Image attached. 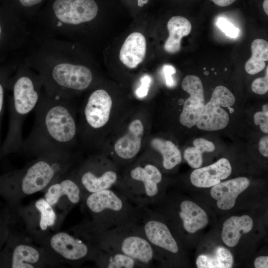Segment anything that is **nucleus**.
Wrapping results in <instances>:
<instances>
[{
    "instance_id": "obj_37",
    "label": "nucleus",
    "mask_w": 268,
    "mask_h": 268,
    "mask_svg": "<svg viewBox=\"0 0 268 268\" xmlns=\"http://www.w3.org/2000/svg\"><path fill=\"white\" fill-rule=\"evenodd\" d=\"M254 266L256 268H268V256H260L257 258L254 261Z\"/></svg>"
},
{
    "instance_id": "obj_3",
    "label": "nucleus",
    "mask_w": 268,
    "mask_h": 268,
    "mask_svg": "<svg viewBox=\"0 0 268 268\" xmlns=\"http://www.w3.org/2000/svg\"><path fill=\"white\" fill-rule=\"evenodd\" d=\"M77 158L73 151L44 153L14 173L11 178L20 190L22 195H30L47 189L69 171Z\"/></svg>"
},
{
    "instance_id": "obj_14",
    "label": "nucleus",
    "mask_w": 268,
    "mask_h": 268,
    "mask_svg": "<svg viewBox=\"0 0 268 268\" xmlns=\"http://www.w3.org/2000/svg\"><path fill=\"white\" fill-rule=\"evenodd\" d=\"M51 8L60 21L75 25L92 20L98 11L94 0H53Z\"/></svg>"
},
{
    "instance_id": "obj_19",
    "label": "nucleus",
    "mask_w": 268,
    "mask_h": 268,
    "mask_svg": "<svg viewBox=\"0 0 268 268\" xmlns=\"http://www.w3.org/2000/svg\"><path fill=\"white\" fill-rule=\"evenodd\" d=\"M178 216L184 229L190 233H195L208 223V217L205 211L195 202L188 200L180 203Z\"/></svg>"
},
{
    "instance_id": "obj_4",
    "label": "nucleus",
    "mask_w": 268,
    "mask_h": 268,
    "mask_svg": "<svg viewBox=\"0 0 268 268\" xmlns=\"http://www.w3.org/2000/svg\"><path fill=\"white\" fill-rule=\"evenodd\" d=\"M81 201L92 226L105 231L128 225L134 206L118 190L106 189L83 196Z\"/></svg>"
},
{
    "instance_id": "obj_13",
    "label": "nucleus",
    "mask_w": 268,
    "mask_h": 268,
    "mask_svg": "<svg viewBox=\"0 0 268 268\" xmlns=\"http://www.w3.org/2000/svg\"><path fill=\"white\" fill-rule=\"evenodd\" d=\"M182 88L190 96L184 102L179 121L183 126L191 128L199 121L205 105L203 85L199 77L188 75L182 81Z\"/></svg>"
},
{
    "instance_id": "obj_9",
    "label": "nucleus",
    "mask_w": 268,
    "mask_h": 268,
    "mask_svg": "<svg viewBox=\"0 0 268 268\" xmlns=\"http://www.w3.org/2000/svg\"><path fill=\"white\" fill-rule=\"evenodd\" d=\"M73 170L83 196L115 187L120 176L118 166L103 154L89 156Z\"/></svg>"
},
{
    "instance_id": "obj_8",
    "label": "nucleus",
    "mask_w": 268,
    "mask_h": 268,
    "mask_svg": "<svg viewBox=\"0 0 268 268\" xmlns=\"http://www.w3.org/2000/svg\"><path fill=\"white\" fill-rule=\"evenodd\" d=\"M99 246L122 253L143 268L151 266L156 255L149 242L130 224L105 231L96 230Z\"/></svg>"
},
{
    "instance_id": "obj_7",
    "label": "nucleus",
    "mask_w": 268,
    "mask_h": 268,
    "mask_svg": "<svg viewBox=\"0 0 268 268\" xmlns=\"http://www.w3.org/2000/svg\"><path fill=\"white\" fill-rule=\"evenodd\" d=\"M113 101L105 89L93 91L80 110L78 139L82 145L93 149L100 144V136L110 120Z\"/></svg>"
},
{
    "instance_id": "obj_25",
    "label": "nucleus",
    "mask_w": 268,
    "mask_h": 268,
    "mask_svg": "<svg viewBox=\"0 0 268 268\" xmlns=\"http://www.w3.org/2000/svg\"><path fill=\"white\" fill-rule=\"evenodd\" d=\"M150 144L154 149L161 154L164 169L171 170L181 163V152L171 141L155 137L151 139Z\"/></svg>"
},
{
    "instance_id": "obj_32",
    "label": "nucleus",
    "mask_w": 268,
    "mask_h": 268,
    "mask_svg": "<svg viewBox=\"0 0 268 268\" xmlns=\"http://www.w3.org/2000/svg\"><path fill=\"white\" fill-rule=\"evenodd\" d=\"M252 91L256 94L263 95L268 91V67H266V74L263 77L255 79L252 83Z\"/></svg>"
},
{
    "instance_id": "obj_31",
    "label": "nucleus",
    "mask_w": 268,
    "mask_h": 268,
    "mask_svg": "<svg viewBox=\"0 0 268 268\" xmlns=\"http://www.w3.org/2000/svg\"><path fill=\"white\" fill-rule=\"evenodd\" d=\"M7 75L6 73L0 72V149L1 146V132L2 117L4 107L5 90L7 86Z\"/></svg>"
},
{
    "instance_id": "obj_21",
    "label": "nucleus",
    "mask_w": 268,
    "mask_h": 268,
    "mask_svg": "<svg viewBox=\"0 0 268 268\" xmlns=\"http://www.w3.org/2000/svg\"><path fill=\"white\" fill-rule=\"evenodd\" d=\"M253 227V221L247 215L231 216L223 224L222 239L227 246L234 247L238 244L241 236L251 231Z\"/></svg>"
},
{
    "instance_id": "obj_33",
    "label": "nucleus",
    "mask_w": 268,
    "mask_h": 268,
    "mask_svg": "<svg viewBox=\"0 0 268 268\" xmlns=\"http://www.w3.org/2000/svg\"><path fill=\"white\" fill-rule=\"evenodd\" d=\"M44 0H0V2L10 10L14 4L21 7L30 8L38 5Z\"/></svg>"
},
{
    "instance_id": "obj_17",
    "label": "nucleus",
    "mask_w": 268,
    "mask_h": 268,
    "mask_svg": "<svg viewBox=\"0 0 268 268\" xmlns=\"http://www.w3.org/2000/svg\"><path fill=\"white\" fill-rule=\"evenodd\" d=\"M231 171L232 168L229 160L222 158L211 165L197 168L191 173L190 179L196 187L209 188L227 178Z\"/></svg>"
},
{
    "instance_id": "obj_2",
    "label": "nucleus",
    "mask_w": 268,
    "mask_h": 268,
    "mask_svg": "<svg viewBox=\"0 0 268 268\" xmlns=\"http://www.w3.org/2000/svg\"><path fill=\"white\" fill-rule=\"evenodd\" d=\"M8 85L11 87L12 95L8 105V131L0 149L1 157L21 151L24 121L40 97L38 87L30 76H19Z\"/></svg>"
},
{
    "instance_id": "obj_34",
    "label": "nucleus",
    "mask_w": 268,
    "mask_h": 268,
    "mask_svg": "<svg viewBox=\"0 0 268 268\" xmlns=\"http://www.w3.org/2000/svg\"><path fill=\"white\" fill-rule=\"evenodd\" d=\"M151 77L147 74L144 75L140 79V86L136 91V95L139 98H143L147 94Z\"/></svg>"
},
{
    "instance_id": "obj_1",
    "label": "nucleus",
    "mask_w": 268,
    "mask_h": 268,
    "mask_svg": "<svg viewBox=\"0 0 268 268\" xmlns=\"http://www.w3.org/2000/svg\"><path fill=\"white\" fill-rule=\"evenodd\" d=\"M35 120L21 151L36 156L51 152H71L78 143L76 111L69 100L48 95L40 97Z\"/></svg>"
},
{
    "instance_id": "obj_39",
    "label": "nucleus",
    "mask_w": 268,
    "mask_h": 268,
    "mask_svg": "<svg viewBox=\"0 0 268 268\" xmlns=\"http://www.w3.org/2000/svg\"><path fill=\"white\" fill-rule=\"evenodd\" d=\"M263 7L265 13L268 14V0H265L263 3Z\"/></svg>"
},
{
    "instance_id": "obj_26",
    "label": "nucleus",
    "mask_w": 268,
    "mask_h": 268,
    "mask_svg": "<svg viewBox=\"0 0 268 268\" xmlns=\"http://www.w3.org/2000/svg\"><path fill=\"white\" fill-rule=\"evenodd\" d=\"M252 56L246 62L245 69L250 74L261 72L266 67L268 61V43L265 40L258 38L254 40L251 46Z\"/></svg>"
},
{
    "instance_id": "obj_5",
    "label": "nucleus",
    "mask_w": 268,
    "mask_h": 268,
    "mask_svg": "<svg viewBox=\"0 0 268 268\" xmlns=\"http://www.w3.org/2000/svg\"><path fill=\"white\" fill-rule=\"evenodd\" d=\"M115 187L135 206L155 202L160 193L162 175L158 168L144 156L129 164Z\"/></svg>"
},
{
    "instance_id": "obj_18",
    "label": "nucleus",
    "mask_w": 268,
    "mask_h": 268,
    "mask_svg": "<svg viewBox=\"0 0 268 268\" xmlns=\"http://www.w3.org/2000/svg\"><path fill=\"white\" fill-rule=\"evenodd\" d=\"M146 50L144 36L139 32L132 33L126 39L121 48L120 60L128 67L135 68L143 61Z\"/></svg>"
},
{
    "instance_id": "obj_27",
    "label": "nucleus",
    "mask_w": 268,
    "mask_h": 268,
    "mask_svg": "<svg viewBox=\"0 0 268 268\" xmlns=\"http://www.w3.org/2000/svg\"><path fill=\"white\" fill-rule=\"evenodd\" d=\"M194 146L186 149L184 153L185 159L193 168H200L202 163V153L214 151L213 143L203 138H197L193 142Z\"/></svg>"
},
{
    "instance_id": "obj_20",
    "label": "nucleus",
    "mask_w": 268,
    "mask_h": 268,
    "mask_svg": "<svg viewBox=\"0 0 268 268\" xmlns=\"http://www.w3.org/2000/svg\"><path fill=\"white\" fill-rule=\"evenodd\" d=\"M97 267L134 268L143 267L133 258L115 250L99 246L92 260Z\"/></svg>"
},
{
    "instance_id": "obj_16",
    "label": "nucleus",
    "mask_w": 268,
    "mask_h": 268,
    "mask_svg": "<svg viewBox=\"0 0 268 268\" xmlns=\"http://www.w3.org/2000/svg\"><path fill=\"white\" fill-rule=\"evenodd\" d=\"M250 184V181L246 177L236 178L212 186L210 195L216 200L218 208L228 210L234 206L238 196L248 188Z\"/></svg>"
},
{
    "instance_id": "obj_12",
    "label": "nucleus",
    "mask_w": 268,
    "mask_h": 268,
    "mask_svg": "<svg viewBox=\"0 0 268 268\" xmlns=\"http://www.w3.org/2000/svg\"><path fill=\"white\" fill-rule=\"evenodd\" d=\"M145 131L144 123L139 118L130 122L126 131L114 145L112 156L118 166H127L134 161L141 148Z\"/></svg>"
},
{
    "instance_id": "obj_38",
    "label": "nucleus",
    "mask_w": 268,
    "mask_h": 268,
    "mask_svg": "<svg viewBox=\"0 0 268 268\" xmlns=\"http://www.w3.org/2000/svg\"><path fill=\"white\" fill-rule=\"evenodd\" d=\"M236 0H212L214 3L219 6H227L232 3Z\"/></svg>"
},
{
    "instance_id": "obj_6",
    "label": "nucleus",
    "mask_w": 268,
    "mask_h": 268,
    "mask_svg": "<svg viewBox=\"0 0 268 268\" xmlns=\"http://www.w3.org/2000/svg\"><path fill=\"white\" fill-rule=\"evenodd\" d=\"M48 245L54 254L74 265L92 261L99 247L95 231L89 221L75 227L72 232L53 234Z\"/></svg>"
},
{
    "instance_id": "obj_15",
    "label": "nucleus",
    "mask_w": 268,
    "mask_h": 268,
    "mask_svg": "<svg viewBox=\"0 0 268 268\" xmlns=\"http://www.w3.org/2000/svg\"><path fill=\"white\" fill-rule=\"evenodd\" d=\"M47 190L44 198L53 207L63 201L65 207L70 209L82 199V191L73 169L60 177Z\"/></svg>"
},
{
    "instance_id": "obj_36",
    "label": "nucleus",
    "mask_w": 268,
    "mask_h": 268,
    "mask_svg": "<svg viewBox=\"0 0 268 268\" xmlns=\"http://www.w3.org/2000/svg\"><path fill=\"white\" fill-rule=\"evenodd\" d=\"M259 149L261 154L265 157H268V136L262 137L259 143Z\"/></svg>"
},
{
    "instance_id": "obj_29",
    "label": "nucleus",
    "mask_w": 268,
    "mask_h": 268,
    "mask_svg": "<svg viewBox=\"0 0 268 268\" xmlns=\"http://www.w3.org/2000/svg\"><path fill=\"white\" fill-rule=\"evenodd\" d=\"M254 123L260 125L261 130L265 134L268 133V105L262 106V111L256 112L254 116Z\"/></svg>"
},
{
    "instance_id": "obj_11",
    "label": "nucleus",
    "mask_w": 268,
    "mask_h": 268,
    "mask_svg": "<svg viewBox=\"0 0 268 268\" xmlns=\"http://www.w3.org/2000/svg\"><path fill=\"white\" fill-rule=\"evenodd\" d=\"M235 102L234 94L227 88L222 85L216 87L210 100L205 104L197 127L201 130L208 131L225 128L229 122V116L221 107H231Z\"/></svg>"
},
{
    "instance_id": "obj_10",
    "label": "nucleus",
    "mask_w": 268,
    "mask_h": 268,
    "mask_svg": "<svg viewBox=\"0 0 268 268\" xmlns=\"http://www.w3.org/2000/svg\"><path fill=\"white\" fill-rule=\"evenodd\" d=\"M50 79L48 84L51 83L49 86L51 88L49 95L68 99V92L87 89L92 83L93 74L86 67L61 63L54 67L49 76Z\"/></svg>"
},
{
    "instance_id": "obj_24",
    "label": "nucleus",
    "mask_w": 268,
    "mask_h": 268,
    "mask_svg": "<svg viewBox=\"0 0 268 268\" xmlns=\"http://www.w3.org/2000/svg\"><path fill=\"white\" fill-rule=\"evenodd\" d=\"M233 262V257L229 250L218 246L211 254L199 256L196 265L198 268H230Z\"/></svg>"
},
{
    "instance_id": "obj_30",
    "label": "nucleus",
    "mask_w": 268,
    "mask_h": 268,
    "mask_svg": "<svg viewBox=\"0 0 268 268\" xmlns=\"http://www.w3.org/2000/svg\"><path fill=\"white\" fill-rule=\"evenodd\" d=\"M218 27L231 38H235L239 35V29L224 17H219L216 22Z\"/></svg>"
},
{
    "instance_id": "obj_23",
    "label": "nucleus",
    "mask_w": 268,
    "mask_h": 268,
    "mask_svg": "<svg viewBox=\"0 0 268 268\" xmlns=\"http://www.w3.org/2000/svg\"><path fill=\"white\" fill-rule=\"evenodd\" d=\"M45 255L41 250L26 243L17 245L12 255L11 267L33 268L42 265Z\"/></svg>"
},
{
    "instance_id": "obj_28",
    "label": "nucleus",
    "mask_w": 268,
    "mask_h": 268,
    "mask_svg": "<svg viewBox=\"0 0 268 268\" xmlns=\"http://www.w3.org/2000/svg\"><path fill=\"white\" fill-rule=\"evenodd\" d=\"M35 212L38 214L36 225L38 230L46 231L54 226L57 221V215L54 209L44 198H41L34 203Z\"/></svg>"
},
{
    "instance_id": "obj_40",
    "label": "nucleus",
    "mask_w": 268,
    "mask_h": 268,
    "mask_svg": "<svg viewBox=\"0 0 268 268\" xmlns=\"http://www.w3.org/2000/svg\"><path fill=\"white\" fill-rule=\"evenodd\" d=\"M149 0H137V4L139 6L142 7L144 4L147 3Z\"/></svg>"
},
{
    "instance_id": "obj_35",
    "label": "nucleus",
    "mask_w": 268,
    "mask_h": 268,
    "mask_svg": "<svg viewBox=\"0 0 268 268\" xmlns=\"http://www.w3.org/2000/svg\"><path fill=\"white\" fill-rule=\"evenodd\" d=\"M163 71L167 86L172 87L175 85V82L172 75L176 73L175 68L172 65H165L163 67Z\"/></svg>"
},
{
    "instance_id": "obj_22",
    "label": "nucleus",
    "mask_w": 268,
    "mask_h": 268,
    "mask_svg": "<svg viewBox=\"0 0 268 268\" xmlns=\"http://www.w3.org/2000/svg\"><path fill=\"white\" fill-rule=\"evenodd\" d=\"M167 27L169 35L164 44V50L170 54L176 53L181 49L182 38L190 33L192 25L186 18L177 15L169 20Z\"/></svg>"
}]
</instances>
